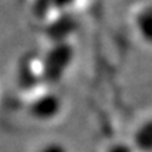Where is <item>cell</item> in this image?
<instances>
[{
  "label": "cell",
  "mask_w": 152,
  "mask_h": 152,
  "mask_svg": "<svg viewBox=\"0 0 152 152\" xmlns=\"http://www.w3.org/2000/svg\"><path fill=\"white\" fill-rule=\"evenodd\" d=\"M107 152H137V149L134 148V145L130 144H113L110 145Z\"/></svg>",
  "instance_id": "obj_6"
},
{
  "label": "cell",
  "mask_w": 152,
  "mask_h": 152,
  "mask_svg": "<svg viewBox=\"0 0 152 152\" xmlns=\"http://www.w3.org/2000/svg\"><path fill=\"white\" fill-rule=\"evenodd\" d=\"M132 145L137 152H152V115L145 118L135 128Z\"/></svg>",
  "instance_id": "obj_4"
},
{
  "label": "cell",
  "mask_w": 152,
  "mask_h": 152,
  "mask_svg": "<svg viewBox=\"0 0 152 152\" xmlns=\"http://www.w3.org/2000/svg\"><path fill=\"white\" fill-rule=\"evenodd\" d=\"M64 102L58 93L44 92L28 104V114L38 123H52L62 114Z\"/></svg>",
  "instance_id": "obj_2"
},
{
  "label": "cell",
  "mask_w": 152,
  "mask_h": 152,
  "mask_svg": "<svg viewBox=\"0 0 152 152\" xmlns=\"http://www.w3.org/2000/svg\"><path fill=\"white\" fill-rule=\"evenodd\" d=\"M35 152H71L66 144L62 141H56V140H49V141L44 142L41 147L38 148Z\"/></svg>",
  "instance_id": "obj_5"
},
{
  "label": "cell",
  "mask_w": 152,
  "mask_h": 152,
  "mask_svg": "<svg viewBox=\"0 0 152 152\" xmlns=\"http://www.w3.org/2000/svg\"><path fill=\"white\" fill-rule=\"evenodd\" d=\"M73 61V49L69 42H55L44 58L42 76L58 82Z\"/></svg>",
  "instance_id": "obj_1"
},
{
  "label": "cell",
  "mask_w": 152,
  "mask_h": 152,
  "mask_svg": "<svg viewBox=\"0 0 152 152\" xmlns=\"http://www.w3.org/2000/svg\"><path fill=\"white\" fill-rule=\"evenodd\" d=\"M134 28L142 42L152 47V3L141 6L134 17Z\"/></svg>",
  "instance_id": "obj_3"
}]
</instances>
